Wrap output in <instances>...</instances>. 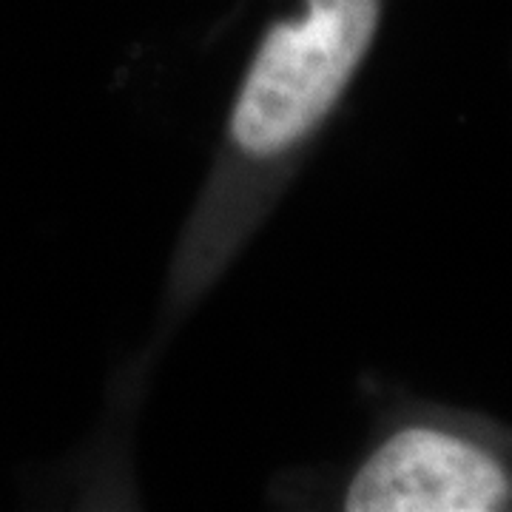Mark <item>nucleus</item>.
I'll use <instances>...</instances> for the list:
<instances>
[{
	"instance_id": "nucleus-1",
	"label": "nucleus",
	"mask_w": 512,
	"mask_h": 512,
	"mask_svg": "<svg viewBox=\"0 0 512 512\" xmlns=\"http://www.w3.org/2000/svg\"><path fill=\"white\" fill-rule=\"evenodd\" d=\"M305 6V18L276 23L265 35L239 94L231 131L254 157L288 151L336 106L379 26V0Z\"/></svg>"
},
{
	"instance_id": "nucleus-2",
	"label": "nucleus",
	"mask_w": 512,
	"mask_h": 512,
	"mask_svg": "<svg viewBox=\"0 0 512 512\" xmlns=\"http://www.w3.org/2000/svg\"><path fill=\"white\" fill-rule=\"evenodd\" d=\"M510 478L484 450L439 430H402L373 453L348 490V512H493Z\"/></svg>"
}]
</instances>
